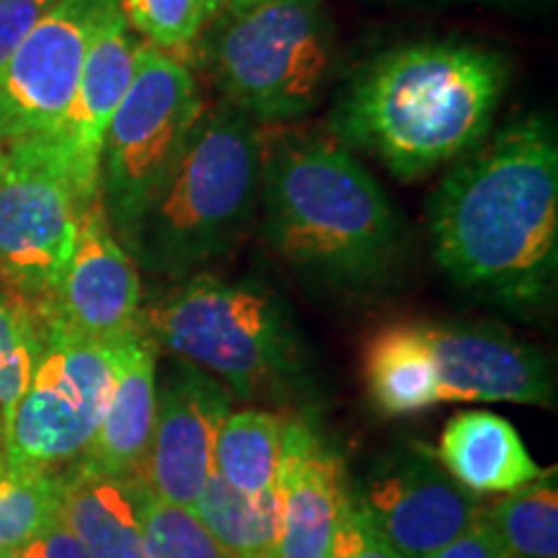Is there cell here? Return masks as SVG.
Listing matches in <instances>:
<instances>
[{"mask_svg":"<svg viewBox=\"0 0 558 558\" xmlns=\"http://www.w3.org/2000/svg\"><path fill=\"white\" fill-rule=\"evenodd\" d=\"M192 512L233 558H271L279 538V484L275 492L248 497L209 473Z\"/></svg>","mask_w":558,"mask_h":558,"instance_id":"obj_22","label":"cell"},{"mask_svg":"<svg viewBox=\"0 0 558 558\" xmlns=\"http://www.w3.org/2000/svg\"><path fill=\"white\" fill-rule=\"evenodd\" d=\"M365 383L383 416H409L439 403L435 362L418 320L383 326L367 341Z\"/></svg>","mask_w":558,"mask_h":558,"instance_id":"obj_20","label":"cell"},{"mask_svg":"<svg viewBox=\"0 0 558 558\" xmlns=\"http://www.w3.org/2000/svg\"><path fill=\"white\" fill-rule=\"evenodd\" d=\"M86 207L45 140L5 145L0 160V288L34 305L45 303L68 267Z\"/></svg>","mask_w":558,"mask_h":558,"instance_id":"obj_9","label":"cell"},{"mask_svg":"<svg viewBox=\"0 0 558 558\" xmlns=\"http://www.w3.org/2000/svg\"><path fill=\"white\" fill-rule=\"evenodd\" d=\"M437 375L439 401L554 407L556 380L546 354L514 333L469 320H418Z\"/></svg>","mask_w":558,"mask_h":558,"instance_id":"obj_12","label":"cell"},{"mask_svg":"<svg viewBox=\"0 0 558 558\" xmlns=\"http://www.w3.org/2000/svg\"><path fill=\"white\" fill-rule=\"evenodd\" d=\"M0 463H3V445H0Z\"/></svg>","mask_w":558,"mask_h":558,"instance_id":"obj_34","label":"cell"},{"mask_svg":"<svg viewBox=\"0 0 558 558\" xmlns=\"http://www.w3.org/2000/svg\"><path fill=\"white\" fill-rule=\"evenodd\" d=\"M202 111L197 78L186 60L143 41L99 160V199L114 233H122L163 184Z\"/></svg>","mask_w":558,"mask_h":558,"instance_id":"obj_8","label":"cell"},{"mask_svg":"<svg viewBox=\"0 0 558 558\" xmlns=\"http://www.w3.org/2000/svg\"><path fill=\"white\" fill-rule=\"evenodd\" d=\"M117 0H60L0 65V145L47 135L78 86L88 45Z\"/></svg>","mask_w":558,"mask_h":558,"instance_id":"obj_10","label":"cell"},{"mask_svg":"<svg viewBox=\"0 0 558 558\" xmlns=\"http://www.w3.org/2000/svg\"><path fill=\"white\" fill-rule=\"evenodd\" d=\"M241 3H251V0H233V3H230V5H241ZM230 5H228V9H230Z\"/></svg>","mask_w":558,"mask_h":558,"instance_id":"obj_33","label":"cell"},{"mask_svg":"<svg viewBox=\"0 0 558 558\" xmlns=\"http://www.w3.org/2000/svg\"><path fill=\"white\" fill-rule=\"evenodd\" d=\"M262 130L222 101L202 111L163 184L117 233L137 269L179 279L222 259L259 215Z\"/></svg>","mask_w":558,"mask_h":558,"instance_id":"obj_4","label":"cell"},{"mask_svg":"<svg viewBox=\"0 0 558 558\" xmlns=\"http://www.w3.org/2000/svg\"><path fill=\"white\" fill-rule=\"evenodd\" d=\"M109 344L114 386L99 429L78 463L117 476H140L156 422L158 347L143 326Z\"/></svg>","mask_w":558,"mask_h":558,"instance_id":"obj_17","label":"cell"},{"mask_svg":"<svg viewBox=\"0 0 558 558\" xmlns=\"http://www.w3.org/2000/svg\"><path fill=\"white\" fill-rule=\"evenodd\" d=\"M554 473L486 507L512 558L558 556V488Z\"/></svg>","mask_w":558,"mask_h":558,"instance_id":"obj_23","label":"cell"},{"mask_svg":"<svg viewBox=\"0 0 558 558\" xmlns=\"http://www.w3.org/2000/svg\"><path fill=\"white\" fill-rule=\"evenodd\" d=\"M11 558H88L81 541L70 533V527L60 518L41 527L37 535L9 554Z\"/></svg>","mask_w":558,"mask_h":558,"instance_id":"obj_31","label":"cell"},{"mask_svg":"<svg viewBox=\"0 0 558 558\" xmlns=\"http://www.w3.org/2000/svg\"><path fill=\"white\" fill-rule=\"evenodd\" d=\"M41 318V352L24 393L0 411L9 469L65 473L88 450L114 386L109 341H94Z\"/></svg>","mask_w":558,"mask_h":558,"instance_id":"obj_7","label":"cell"},{"mask_svg":"<svg viewBox=\"0 0 558 558\" xmlns=\"http://www.w3.org/2000/svg\"><path fill=\"white\" fill-rule=\"evenodd\" d=\"M435 456L476 497L518 492L554 471L535 463L512 422L481 409L460 411L445 424Z\"/></svg>","mask_w":558,"mask_h":558,"instance_id":"obj_18","label":"cell"},{"mask_svg":"<svg viewBox=\"0 0 558 558\" xmlns=\"http://www.w3.org/2000/svg\"><path fill=\"white\" fill-rule=\"evenodd\" d=\"M140 522L148 558H233L220 546L192 509L160 501L143 488Z\"/></svg>","mask_w":558,"mask_h":558,"instance_id":"obj_26","label":"cell"},{"mask_svg":"<svg viewBox=\"0 0 558 558\" xmlns=\"http://www.w3.org/2000/svg\"><path fill=\"white\" fill-rule=\"evenodd\" d=\"M509 86L505 54L469 41H414L378 54L349 81L333 140L365 150L403 181L478 148Z\"/></svg>","mask_w":558,"mask_h":558,"instance_id":"obj_3","label":"cell"},{"mask_svg":"<svg viewBox=\"0 0 558 558\" xmlns=\"http://www.w3.org/2000/svg\"><path fill=\"white\" fill-rule=\"evenodd\" d=\"M199 39L226 104L267 128L308 114L337 68L326 0L230 5Z\"/></svg>","mask_w":558,"mask_h":558,"instance_id":"obj_5","label":"cell"},{"mask_svg":"<svg viewBox=\"0 0 558 558\" xmlns=\"http://www.w3.org/2000/svg\"><path fill=\"white\" fill-rule=\"evenodd\" d=\"M199 3H202V13H205V26H207L213 24V21L226 11L233 0H199Z\"/></svg>","mask_w":558,"mask_h":558,"instance_id":"obj_32","label":"cell"},{"mask_svg":"<svg viewBox=\"0 0 558 558\" xmlns=\"http://www.w3.org/2000/svg\"><path fill=\"white\" fill-rule=\"evenodd\" d=\"M439 269L469 295L509 311L546 308L558 269V137L527 114L458 158L429 197Z\"/></svg>","mask_w":558,"mask_h":558,"instance_id":"obj_1","label":"cell"},{"mask_svg":"<svg viewBox=\"0 0 558 558\" xmlns=\"http://www.w3.org/2000/svg\"><path fill=\"white\" fill-rule=\"evenodd\" d=\"M37 311L94 341H114L143 326L140 269L117 239L99 197L81 213L68 267Z\"/></svg>","mask_w":558,"mask_h":558,"instance_id":"obj_13","label":"cell"},{"mask_svg":"<svg viewBox=\"0 0 558 558\" xmlns=\"http://www.w3.org/2000/svg\"><path fill=\"white\" fill-rule=\"evenodd\" d=\"M262 233L313 288L365 298L393 282L407 226L365 166L339 140L262 132Z\"/></svg>","mask_w":558,"mask_h":558,"instance_id":"obj_2","label":"cell"},{"mask_svg":"<svg viewBox=\"0 0 558 558\" xmlns=\"http://www.w3.org/2000/svg\"><path fill=\"white\" fill-rule=\"evenodd\" d=\"M41 352L37 305L0 288V411H5L32 383Z\"/></svg>","mask_w":558,"mask_h":558,"instance_id":"obj_25","label":"cell"},{"mask_svg":"<svg viewBox=\"0 0 558 558\" xmlns=\"http://www.w3.org/2000/svg\"><path fill=\"white\" fill-rule=\"evenodd\" d=\"M352 501L401 558H429L484 512L476 494L422 448L383 458Z\"/></svg>","mask_w":558,"mask_h":558,"instance_id":"obj_11","label":"cell"},{"mask_svg":"<svg viewBox=\"0 0 558 558\" xmlns=\"http://www.w3.org/2000/svg\"><path fill=\"white\" fill-rule=\"evenodd\" d=\"M156 347L218 378L233 393L254 396L298 373L300 339L288 308L259 279L197 271L143 308Z\"/></svg>","mask_w":558,"mask_h":558,"instance_id":"obj_6","label":"cell"},{"mask_svg":"<svg viewBox=\"0 0 558 558\" xmlns=\"http://www.w3.org/2000/svg\"><path fill=\"white\" fill-rule=\"evenodd\" d=\"M60 0H0V65Z\"/></svg>","mask_w":558,"mask_h":558,"instance_id":"obj_29","label":"cell"},{"mask_svg":"<svg viewBox=\"0 0 558 558\" xmlns=\"http://www.w3.org/2000/svg\"><path fill=\"white\" fill-rule=\"evenodd\" d=\"M143 478L75 463L62 473L60 520L88 558H148L140 522Z\"/></svg>","mask_w":558,"mask_h":558,"instance_id":"obj_19","label":"cell"},{"mask_svg":"<svg viewBox=\"0 0 558 558\" xmlns=\"http://www.w3.org/2000/svg\"><path fill=\"white\" fill-rule=\"evenodd\" d=\"M0 558H11V556H0Z\"/></svg>","mask_w":558,"mask_h":558,"instance_id":"obj_36","label":"cell"},{"mask_svg":"<svg viewBox=\"0 0 558 558\" xmlns=\"http://www.w3.org/2000/svg\"><path fill=\"white\" fill-rule=\"evenodd\" d=\"M130 29L158 50L184 60L205 32L199 0H120Z\"/></svg>","mask_w":558,"mask_h":558,"instance_id":"obj_27","label":"cell"},{"mask_svg":"<svg viewBox=\"0 0 558 558\" xmlns=\"http://www.w3.org/2000/svg\"><path fill=\"white\" fill-rule=\"evenodd\" d=\"M429 558H512L501 541L499 530L494 527L492 518L484 512L471 522L458 538H452L448 546L435 550Z\"/></svg>","mask_w":558,"mask_h":558,"instance_id":"obj_30","label":"cell"},{"mask_svg":"<svg viewBox=\"0 0 558 558\" xmlns=\"http://www.w3.org/2000/svg\"><path fill=\"white\" fill-rule=\"evenodd\" d=\"M62 473H26L0 463V556L60 518Z\"/></svg>","mask_w":558,"mask_h":558,"instance_id":"obj_24","label":"cell"},{"mask_svg":"<svg viewBox=\"0 0 558 558\" xmlns=\"http://www.w3.org/2000/svg\"><path fill=\"white\" fill-rule=\"evenodd\" d=\"M3 153H5V148H3V145H0V160H3Z\"/></svg>","mask_w":558,"mask_h":558,"instance_id":"obj_35","label":"cell"},{"mask_svg":"<svg viewBox=\"0 0 558 558\" xmlns=\"http://www.w3.org/2000/svg\"><path fill=\"white\" fill-rule=\"evenodd\" d=\"M326 558H401L380 533L369 525L365 514L360 512L352 497L341 509L339 525L333 530V538Z\"/></svg>","mask_w":558,"mask_h":558,"instance_id":"obj_28","label":"cell"},{"mask_svg":"<svg viewBox=\"0 0 558 558\" xmlns=\"http://www.w3.org/2000/svg\"><path fill=\"white\" fill-rule=\"evenodd\" d=\"M143 41L135 39L120 0L104 13L99 29L90 39L78 86L58 124L41 135L65 166L81 199L90 205L99 197V160L104 137L117 107L128 94L137 68Z\"/></svg>","mask_w":558,"mask_h":558,"instance_id":"obj_15","label":"cell"},{"mask_svg":"<svg viewBox=\"0 0 558 558\" xmlns=\"http://www.w3.org/2000/svg\"><path fill=\"white\" fill-rule=\"evenodd\" d=\"M284 427L264 409L228 411L213 448V471L248 497L275 492L284 456Z\"/></svg>","mask_w":558,"mask_h":558,"instance_id":"obj_21","label":"cell"},{"mask_svg":"<svg viewBox=\"0 0 558 558\" xmlns=\"http://www.w3.org/2000/svg\"><path fill=\"white\" fill-rule=\"evenodd\" d=\"M279 499L282 514L271 558H326L349 494L337 456L320 445L308 424L284 427Z\"/></svg>","mask_w":558,"mask_h":558,"instance_id":"obj_16","label":"cell"},{"mask_svg":"<svg viewBox=\"0 0 558 558\" xmlns=\"http://www.w3.org/2000/svg\"><path fill=\"white\" fill-rule=\"evenodd\" d=\"M230 411L226 386L179 360L158 388L156 422L140 478L153 497L192 509L213 473V448Z\"/></svg>","mask_w":558,"mask_h":558,"instance_id":"obj_14","label":"cell"}]
</instances>
